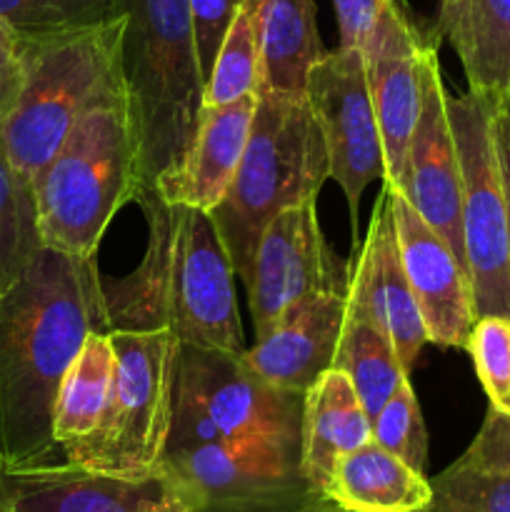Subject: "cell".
<instances>
[{
	"label": "cell",
	"instance_id": "obj_19",
	"mask_svg": "<svg viewBox=\"0 0 510 512\" xmlns=\"http://www.w3.org/2000/svg\"><path fill=\"white\" fill-rule=\"evenodd\" d=\"M255 105L258 95H245L225 105H203L193 143L178 163L158 175L155 190L168 203L213 213L240 168Z\"/></svg>",
	"mask_w": 510,
	"mask_h": 512
},
{
	"label": "cell",
	"instance_id": "obj_15",
	"mask_svg": "<svg viewBox=\"0 0 510 512\" xmlns=\"http://www.w3.org/2000/svg\"><path fill=\"white\" fill-rule=\"evenodd\" d=\"M460 193V160L448 115V90L440 78L438 50L433 48L423 68V108L410 138L405 188L400 195L443 235L468 270Z\"/></svg>",
	"mask_w": 510,
	"mask_h": 512
},
{
	"label": "cell",
	"instance_id": "obj_32",
	"mask_svg": "<svg viewBox=\"0 0 510 512\" xmlns=\"http://www.w3.org/2000/svg\"><path fill=\"white\" fill-rule=\"evenodd\" d=\"M240 3L243 0H190L200 70H203L205 80L213 70L215 55H218L220 43H223L230 20L235 18V10L240 8Z\"/></svg>",
	"mask_w": 510,
	"mask_h": 512
},
{
	"label": "cell",
	"instance_id": "obj_12",
	"mask_svg": "<svg viewBox=\"0 0 510 512\" xmlns=\"http://www.w3.org/2000/svg\"><path fill=\"white\" fill-rule=\"evenodd\" d=\"M248 288L255 338L295 303L313 295H348L350 265L335 258L318 220V200L285 208L260 235Z\"/></svg>",
	"mask_w": 510,
	"mask_h": 512
},
{
	"label": "cell",
	"instance_id": "obj_36",
	"mask_svg": "<svg viewBox=\"0 0 510 512\" xmlns=\"http://www.w3.org/2000/svg\"><path fill=\"white\" fill-rule=\"evenodd\" d=\"M170 485H173V483H170ZM150 512H193V508L185 503V498L178 493V490L170 488V493L165 495V498L160 500V503L155 505V508Z\"/></svg>",
	"mask_w": 510,
	"mask_h": 512
},
{
	"label": "cell",
	"instance_id": "obj_21",
	"mask_svg": "<svg viewBox=\"0 0 510 512\" xmlns=\"http://www.w3.org/2000/svg\"><path fill=\"white\" fill-rule=\"evenodd\" d=\"M373 440V425L348 375L328 370L305 393L300 425V470L318 498L325 495L340 455Z\"/></svg>",
	"mask_w": 510,
	"mask_h": 512
},
{
	"label": "cell",
	"instance_id": "obj_35",
	"mask_svg": "<svg viewBox=\"0 0 510 512\" xmlns=\"http://www.w3.org/2000/svg\"><path fill=\"white\" fill-rule=\"evenodd\" d=\"M495 143H498L500 175H503L505 215H508V248H510V108H495Z\"/></svg>",
	"mask_w": 510,
	"mask_h": 512
},
{
	"label": "cell",
	"instance_id": "obj_27",
	"mask_svg": "<svg viewBox=\"0 0 510 512\" xmlns=\"http://www.w3.org/2000/svg\"><path fill=\"white\" fill-rule=\"evenodd\" d=\"M43 248L35 185L10 163L0 138V295L20 283Z\"/></svg>",
	"mask_w": 510,
	"mask_h": 512
},
{
	"label": "cell",
	"instance_id": "obj_18",
	"mask_svg": "<svg viewBox=\"0 0 510 512\" xmlns=\"http://www.w3.org/2000/svg\"><path fill=\"white\" fill-rule=\"evenodd\" d=\"M348 295L323 293L285 310L273 328L245 348L243 360L275 388L305 395L328 370L343 333Z\"/></svg>",
	"mask_w": 510,
	"mask_h": 512
},
{
	"label": "cell",
	"instance_id": "obj_14",
	"mask_svg": "<svg viewBox=\"0 0 510 512\" xmlns=\"http://www.w3.org/2000/svg\"><path fill=\"white\" fill-rule=\"evenodd\" d=\"M393 218L400 258L428 343L438 348H465L478 320L468 270L455 258L443 235L398 190H393Z\"/></svg>",
	"mask_w": 510,
	"mask_h": 512
},
{
	"label": "cell",
	"instance_id": "obj_10",
	"mask_svg": "<svg viewBox=\"0 0 510 512\" xmlns=\"http://www.w3.org/2000/svg\"><path fill=\"white\" fill-rule=\"evenodd\" d=\"M160 470L193 512H280L310 503L300 445L275 438L168 450Z\"/></svg>",
	"mask_w": 510,
	"mask_h": 512
},
{
	"label": "cell",
	"instance_id": "obj_3",
	"mask_svg": "<svg viewBox=\"0 0 510 512\" xmlns=\"http://www.w3.org/2000/svg\"><path fill=\"white\" fill-rule=\"evenodd\" d=\"M33 185L45 248L95 258L113 215L145 188L120 60Z\"/></svg>",
	"mask_w": 510,
	"mask_h": 512
},
{
	"label": "cell",
	"instance_id": "obj_4",
	"mask_svg": "<svg viewBox=\"0 0 510 512\" xmlns=\"http://www.w3.org/2000/svg\"><path fill=\"white\" fill-rule=\"evenodd\" d=\"M125 30L120 75L140 143L145 188L178 163L193 143L203 110L200 70L190 0H120Z\"/></svg>",
	"mask_w": 510,
	"mask_h": 512
},
{
	"label": "cell",
	"instance_id": "obj_30",
	"mask_svg": "<svg viewBox=\"0 0 510 512\" xmlns=\"http://www.w3.org/2000/svg\"><path fill=\"white\" fill-rule=\"evenodd\" d=\"M373 440L398 455L410 468L425 470L428 460V433H425L423 413H420L418 395H415L410 378L398 385L388 403L373 418Z\"/></svg>",
	"mask_w": 510,
	"mask_h": 512
},
{
	"label": "cell",
	"instance_id": "obj_23",
	"mask_svg": "<svg viewBox=\"0 0 510 512\" xmlns=\"http://www.w3.org/2000/svg\"><path fill=\"white\" fill-rule=\"evenodd\" d=\"M345 512H423L430 480L375 440L340 455L325 495Z\"/></svg>",
	"mask_w": 510,
	"mask_h": 512
},
{
	"label": "cell",
	"instance_id": "obj_25",
	"mask_svg": "<svg viewBox=\"0 0 510 512\" xmlns=\"http://www.w3.org/2000/svg\"><path fill=\"white\" fill-rule=\"evenodd\" d=\"M115 373V350L108 333H88L78 355L70 360L53 408V438L58 448L95 430Z\"/></svg>",
	"mask_w": 510,
	"mask_h": 512
},
{
	"label": "cell",
	"instance_id": "obj_11",
	"mask_svg": "<svg viewBox=\"0 0 510 512\" xmlns=\"http://www.w3.org/2000/svg\"><path fill=\"white\" fill-rule=\"evenodd\" d=\"M305 98L320 125L330 158V178L340 185L358 235L360 198L373 180L385 178V153L365 60L358 48L328 50L310 68Z\"/></svg>",
	"mask_w": 510,
	"mask_h": 512
},
{
	"label": "cell",
	"instance_id": "obj_16",
	"mask_svg": "<svg viewBox=\"0 0 510 512\" xmlns=\"http://www.w3.org/2000/svg\"><path fill=\"white\" fill-rule=\"evenodd\" d=\"M348 310L380 325L393 340L405 370H413L428 335L400 258L390 185H383L358 260L350 265Z\"/></svg>",
	"mask_w": 510,
	"mask_h": 512
},
{
	"label": "cell",
	"instance_id": "obj_28",
	"mask_svg": "<svg viewBox=\"0 0 510 512\" xmlns=\"http://www.w3.org/2000/svg\"><path fill=\"white\" fill-rule=\"evenodd\" d=\"M263 88V43H260L258 3L243 0L230 20L228 33L205 80L203 105H225Z\"/></svg>",
	"mask_w": 510,
	"mask_h": 512
},
{
	"label": "cell",
	"instance_id": "obj_8",
	"mask_svg": "<svg viewBox=\"0 0 510 512\" xmlns=\"http://www.w3.org/2000/svg\"><path fill=\"white\" fill-rule=\"evenodd\" d=\"M305 395L275 388L243 355L180 343L168 450L275 438L300 445Z\"/></svg>",
	"mask_w": 510,
	"mask_h": 512
},
{
	"label": "cell",
	"instance_id": "obj_9",
	"mask_svg": "<svg viewBox=\"0 0 510 512\" xmlns=\"http://www.w3.org/2000/svg\"><path fill=\"white\" fill-rule=\"evenodd\" d=\"M460 160L465 263L478 318H510V248L503 175L495 143V103L478 93L448 95Z\"/></svg>",
	"mask_w": 510,
	"mask_h": 512
},
{
	"label": "cell",
	"instance_id": "obj_17",
	"mask_svg": "<svg viewBox=\"0 0 510 512\" xmlns=\"http://www.w3.org/2000/svg\"><path fill=\"white\" fill-rule=\"evenodd\" d=\"M165 473L118 478L73 463L0 473V512H150L170 493Z\"/></svg>",
	"mask_w": 510,
	"mask_h": 512
},
{
	"label": "cell",
	"instance_id": "obj_24",
	"mask_svg": "<svg viewBox=\"0 0 510 512\" xmlns=\"http://www.w3.org/2000/svg\"><path fill=\"white\" fill-rule=\"evenodd\" d=\"M263 43V88L305 93L310 68L328 50L318 33L315 0H255Z\"/></svg>",
	"mask_w": 510,
	"mask_h": 512
},
{
	"label": "cell",
	"instance_id": "obj_37",
	"mask_svg": "<svg viewBox=\"0 0 510 512\" xmlns=\"http://www.w3.org/2000/svg\"><path fill=\"white\" fill-rule=\"evenodd\" d=\"M280 512H345V510H340L338 505L330 503L328 498H315V500H310V503L298 505V508L280 510Z\"/></svg>",
	"mask_w": 510,
	"mask_h": 512
},
{
	"label": "cell",
	"instance_id": "obj_20",
	"mask_svg": "<svg viewBox=\"0 0 510 512\" xmlns=\"http://www.w3.org/2000/svg\"><path fill=\"white\" fill-rule=\"evenodd\" d=\"M438 35L458 53L470 93L510 108V0H440Z\"/></svg>",
	"mask_w": 510,
	"mask_h": 512
},
{
	"label": "cell",
	"instance_id": "obj_2",
	"mask_svg": "<svg viewBox=\"0 0 510 512\" xmlns=\"http://www.w3.org/2000/svg\"><path fill=\"white\" fill-rule=\"evenodd\" d=\"M148 225L145 255L105 285L110 330H173L185 345L243 355L235 270L210 213L168 203L155 188L135 198Z\"/></svg>",
	"mask_w": 510,
	"mask_h": 512
},
{
	"label": "cell",
	"instance_id": "obj_22",
	"mask_svg": "<svg viewBox=\"0 0 510 512\" xmlns=\"http://www.w3.org/2000/svg\"><path fill=\"white\" fill-rule=\"evenodd\" d=\"M423 512H510V418L490 408L470 448L430 483Z\"/></svg>",
	"mask_w": 510,
	"mask_h": 512
},
{
	"label": "cell",
	"instance_id": "obj_6",
	"mask_svg": "<svg viewBox=\"0 0 510 512\" xmlns=\"http://www.w3.org/2000/svg\"><path fill=\"white\" fill-rule=\"evenodd\" d=\"M115 373L90 435L65 445V463L118 478H153L173 425L180 340L173 330H110Z\"/></svg>",
	"mask_w": 510,
	"mask_h": 512
},
{
	"label": "cell",
	"instance_id": "obj_7",
	"mask_svg": "<svg viewBox=\"0 0 510 512\" xmlns=\"http://www.w3.org/2000/svg\"><path fill=\"white\" fill-rule=\"evenodd\" d=\"M125 13L103 25L23 40L25 83L0 128L8 158L35 183L118 68Z\"/></svg>",
	"mask_w": 510,
	"mask_h": 512
},
{
	"label": "cell",
	"instance_id": "obj_1",
	"mask_svg": "<svg viewBox=\"0 0 510 512\" xmlns=\"http://www.w3.org/2000/svg\"><path fill=\"white\" fill-rule=\"evenodd\" d=\"M93 330L110 333L95 258L43 248L0 295V473L50 463L60 380Z\"/></svg>",
	"mask_w": 510,
	"mask_h": 512
},
{
	"label": "cell",
	"instance_id": "obj_26",
	"mask_svg": "<svg viewBox=\"0 0 510 512\" xmlns=\"http://www.w3.org/2000/svg\"><path fill=\"white\" fill-rule=\"evenodd\" d=\"M333 368L348 375L370 423L388 403L390 395L398 390V385L410 378L390 335L373 320L353 310L345 313Z\"/></svg>",
	"mask_w": 510,
	"mask_h": 512
},
{
	"label": "cell",
	"instance_id": "obj_29",
	"mask_svg": "<svg viewBox=\"0 0 510 512\" xmlns=\"http://www.w3.org/2000/svg\"><path fill=\"white\" fill-rule=\"evenodd\" d=\"M120 15V0H0V20L23 40L93 28Z\"/></svg>",
	"mask_w": 510,
	"mask_h": 512
},
{
	"label": "cell",
	"instance_id": "obj_31",
	"mask_svg": "<svg viewBox=\"0 0 510 512\" xmlns=\"http://www.w3.org/2000/svg\"><path fill=\"white\" fill-rule=\"evenodd\" d=\"M465 350L473 358L490 408L510 418V318L483 315L475 320Z\"/></svg>",
	"mask_w": 510,
	"mask_h": 512
},
{
	"label": "cell",
	"instance_id": "obj_34",
	"mask_svg": "<svg viewBox=\"0 0 510 512\" xmlns=\"http://www.w3.org/2000/svg\"><path fill=\"white\" fill-rule=\"evenodd\" d=\"M388 0H333L340 25V48H363Z\"/></svg>",
	"mask_w": 510,
	"mask_h": 512
},
{
	"label": "cell",
	"instance_id": "obj_5",
	"mask_svg": "<svg viewBox=\"0 0 510 512\" xmlns=\"http://www.w3.org/2000/svg\"><path fill=\"white\" fill-rule=\"evenodd\" d=\"M328 178V145L305 93L260 88L240 168L210 213L243 283L270 220L285 208L318 200Z\"/></svg>",
	"mask_w": 510,
	"mask_h": 512
},
{
	"label": "cell",
	"instance_id": "obj_33",
	"mask_svg": "<svg viewBox=\"0 0 510 512\" xmlns=\"http://www.w3.org/2000/svg\"><path fill=\"white\" fill-rule=\"evenodd\" d=\"M25 83L23 45L20 38L0 20V128L13 113Z\"/></svg>",
	"mask_w": 510,
	"mask_h": 512
},
{
	"label": "cell",
	"instance_id": "obj_13",
	"mask_svg": "<svg viewBox=\"0 0 510 512\" xmlns=\"http://www.w3.org/2000/svg\"><path fill=\"white\" fill-rule=\"evenodd\" d=\"M435 48L400 0H388L365 38L363 53L370 98L385 153V185L403 193L408 148L423 108V68Z\"/></svg>",
	"mask_w": 510,
	"mask_h": 512
}]
</instances>
